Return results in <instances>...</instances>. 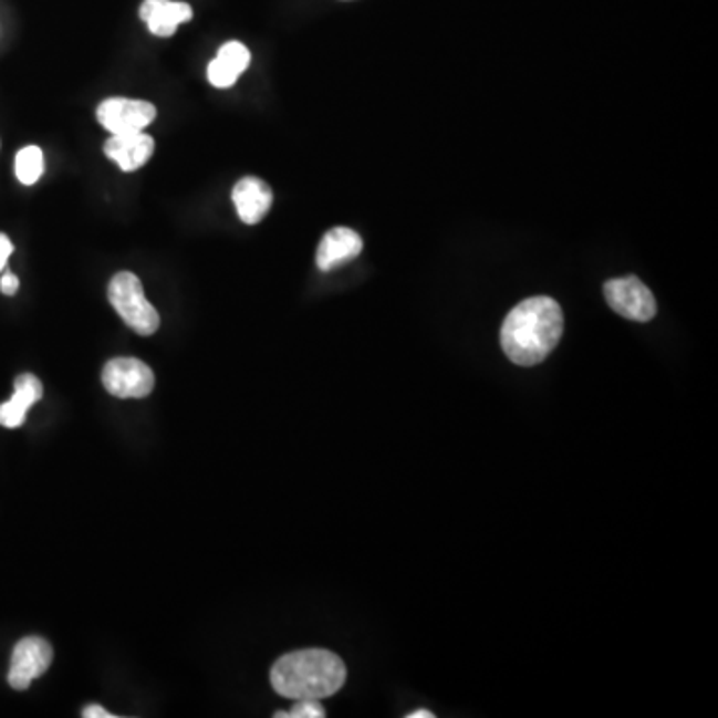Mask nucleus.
<instances>
[{"instance_id":"nucleus-1","label":"nucleus","mask_w":718,"mask_h":718,"mask_svg":"<svg viewBox=\"0 0 718 718\" xmlns=\"http://www.w3.org/2000/svg\"><path fill=\"white\" fill-rule=\"evenodd\" d=\"M565 330L561 305L553 298L535 295L516 305L501 325V347L517 365L541 364L555 350Z\"/></svg>"},{"instance_id":"nucleus-10","label":"nucleus","mask_w":718,"mask_h":718,"mask_svg":"<svg viewBox=\"0 0 718 718\" xmlns=\"http://www.w3.org/2000/svg\"><path fill=\"white\" fill-rule=\"evenodd\" d=\"M232 200L240 220L253 226L262 222L266 214L270 212L273 194L263 180L248 176L233 186Z\"/></svg>"},{"instance_id":"nucleus-18","label":"nucleus","mask_w":718,"mask_h":718,"mask_svg":"<svg viewBox=\"0 0 718 718\" xmlns=\"http://www.w3.org/2000/svg\"><path fill=\"white\" fill-rule=\"evenodd\" d=\"M82 717L84 718H114L112 712H108L106 708L98 707V705H91V707L84 708L82 710Z\"/></svg>"},{"instance_id":"nucleus-16","label":"nucleus","mask_w":718,"mask_h":718,"mask_svg":"<svg viewBox=\"0 0 718 718\" xmlns=\"http://www.w3.org/2000/svg\"><path fill=\"white\" fill-rule=\"evenodd\" d=\"M19 285H21L19 278L12 272H4V275L0 278V290H2V294L4 295L17 294L19 292Z\"/></svg>"},{"instance_id":"nucleus-3","label":"nucleus","mask_w":718,"mask_h":718,"mask_svg":"<svg viewBox=\"0 0 718 718\" xmlns=\"http://www.w3.org/2000/svg\"><path fill=\"white\" fill-rule=\"evenodd\" d=\"M108 300L124 324L136 334L153 335L160 327V315L146 300L138 275L132 272L116 273L108 283Z\"/></svg>"},{"instance_id":"nucleus-17","label":"nucleus","mask_w":718,"mask_h":718,"mask_svg":"<svg viewBox=\"0 0 718 718\" xmlns=\"http://www.w3.org/2000/svg\"><path fill=\"white\" fill-rule=\"evenodd\" d=\"M12 250H14V246H12L11 238L7 233L0 232V272L7 268Z\"/></svg>"},{"instance_id":"nucleus-11","label":"nucleus","mask_w":718,"mask_h":718,"mask_svg":"<svg viewBox=\"0 0 718 718\" xmlns=\"http://www.w3.org/2000/svg\"><path fill=\"white\" fill-rule=\"evenodd\" d=\"M141 19L156 37H173L176 29L192 19V9L186 2L174 0H144Z\"/></svg>"},{"instance_id":"nucleus-15","label":"nucleus","mask_w":718,"mask_h":718,"mask_svg":"<svg viewBox=\"0 0 718 718\" xmlns=\"http://www.w3.org/2000/svg\"><path fill=\"white\" fill-rule=\"evenodd\" d=\"M275 718H324L325 710L320 700L315 698H300L295 700L290 712H275Z\"/></svg>"},{"instance_id":"nucleus-2","label":"nucleus","mask_w":718,"mask_h":718,"mask_svg":"<svg viewBox=\"0 0 718 718\" xmlns=\"http://www.w3.org/2000/svg\"><path fill=\"white\" fill-rule=\"evenodd\" d=\"M344 660L325 648H304L288 653L273 663L270 680L278 695L292 700L332 697L344 687Z\"/></svg>"},{"instance_id":"nucleus-7","label":"nucleus","mask_w":718,"mask_h":718,"mask_svg":"<svg viewBox=\"0 0 718 718\" xmlns=\"http://www.w3.org/2000/svg\"><path fill=\"white\" fill-rule=\"evenodd\" d=\"M96 118L112 134L142 132L156 118V108L150 102L132 98H106L96 111Z\"/></svg>"},{"instance_id":"nucleus-5","label":"nucleus","mask_w":718,"mask_h":718,"mask_svg":"<svg viewBox=\"0 0 718 718\" xmlns=\"http://www.w3.org/2000/svg\"><path fill=\"white\" fill-rule=\"evenodd\" d=\"M102 384L108 394L122 399H141L153 394L154 374L148 365L136 357H116L104 365Z\"/></svg>"},{"instance_id":"nucleus-14","label":"nucleus","mask_w":718,"mask_h":718,"mask_svg":"<svg viewBox=\"0 0 718 718\" xmlns=\"http://www.w3.org/2000/svg\"><path fill=\"white\" fill-rule=\"evenodd\" d=\"M14 173L24 186L39 183V178L44 173V156H42L41 148L39 146L22 148L14 160Z\"/></svg>"},{"instance_id":"nucleus-12","label":"nucleus","mask_w":718,"mask_h":718,"mask_svg":"<svg viewBox=\"0 0 718 718\" xmlns=\"http://www.w3.org/2000/svg\"><path fill=\"white\" fill-rule=\"evenodd\" d=\"M42 397L41 379L37 375L22 374L14 382V394L7 404L0 405V425L2 427H21L32 405Z\"/></svg>"},{"instance_id":"nucleus-6","label":"nucleus","mask_w":718,"mask_h":718,"mask_svg":"<svg viewBox=\"0 0 718 718\" xmlns=\"http://www.w3.org/2000/svg\"><path fill=\"white\" fill-rule=\"evenodd\" d=\"M51 643L41 637H27L12 651L9 685L14 690H27L37 678L42 677L52 665Z\"/></svg>"},{"instance_id":"nucleus-8","label":"nucleus","mask_w":718,"mask_h":718,"mask_svg":"<svg viewBox=\"0 0 718 718\" xmlns=\"http://www.w3.org/2000/svg\"><path fill=\"white\" fill-rule=\"evenodd\" d=\"M154 153V138L144 132L112 134L104 144V154L112 163L118 164L124 173H134L150 160Z\"/></svg>"},{"instance_id":"nucleus-13","label":"nucleus","mask_w":718,"mask_h":718,"mask_svg":"<svg viewBox=\"0 0 718 718\" xmlns=\"http://www.w3.org/2000/svg\"><path fill=\"white\" fill-rule=\"evenodd\" d=\"M250 64V51L242 42H226L218 56L208 64V81L216 89H230Z\"/></svg>"},{"instance_id":"nucleus-19","label":"nucleus","mask_w":718,"mask_h":718,"mask_svg":"<svg viewBox=\"0 0 718 718\" xmlns=\"http://www.w3.org/2000/svg\"><path fill=\"white\" fill-rule=\"evenodd\" d=\"M434 717H436L434 712H429V710H425L424 708V710H417V712H412V715H409V717L407 718H434Z\"/></svg>"},{"instance_id":"nucleus-4","label":"nucleus","mask_w":718,"mask_h":718,"mask_svg":"<svg viewBox=\"0 0 718 718\" xmlns=\"http://www.w3.org/2000/svg\"><path fill=\"white\" fill-rule=\"evenodd\" d=\"M605 298L615 314L623 315L631 322L645 324L657 314L655 295L651 294L647 285L635 275L608 280L605 283Z\"/></svg>"},{"instance_id":"nucleus-9","label":"nucleus","mask_w":718,"mask_h":718,"mask_svg":"<svg viewBox=\"0 0 718 718\" xmlns=\"http://www.w3.org/2000/svg\"><path fill=\"white\" fill-rule=\"evenodd\" d=\"M364 250V240L360 233L354 232L352 228H334L325 233L318 248L315 262L318 268L330 272L344 263L352 262Z\"/></svg>"}]
</instances>
